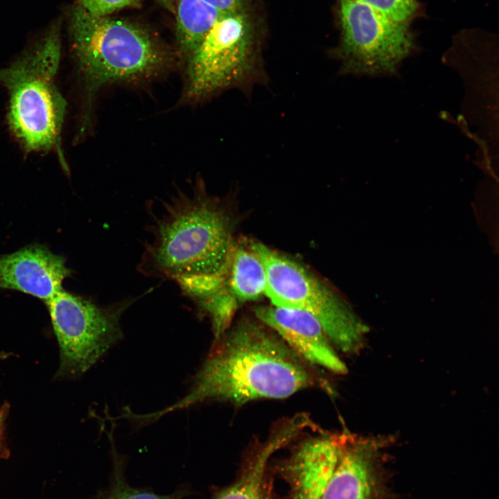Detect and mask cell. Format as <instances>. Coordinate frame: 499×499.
I'll return each mask as SVG.
<instances>
[{"label": "cell", "instance_id": "obj_1", "mask_svg": "<svg viewBox=\"0 0 499 499\" xmlns=\"http://www.w3.org/2000/svg\"><path fill=\"white\" fill-rule=\"evenodd\" d=\"M215 342L189 393L149 414L151 420L208 400L241 405L258 399H285L311 387L332 393L313 366L258 319L240 320Z\"/></svg>", "mask_w": 499, "mask_h": 499}, {"label": "cell", "instance_id": "obj_10", "mask_svg": "<svg viewBox=\"0 0 499 499\" xmlns=\"http://www.w3.org/2000/svg\"><path fill=\"white\" fill-rule=\"evenodd\" d=\"M254 313L306 362L336 374L347 372L323 326L311 314L273 305L256 307Z\"/></svg>", "mask_w": 499, "mask_h": 499}, {"label": "cell", "instance_id": "obj_22", "mask_svg": "<svg viewBox=\"0 0 499 499\" xmlns=\"http://www.w3.org/2000/svg\"><path fill=\"white\" fill-rule=\"evenodd\" d=\"M10 356V353L5 351H0V361L8 358Z\"/></svg>", "mask_w": 499, "mask_h": 499}, {"label": "cell", "instance_id": "obj_7", "mask_svg": "<svg viewBox=\"0 0 499 499\" xmlns=\"http://www.w3.org/2000/svg\"><path fill=\"white\" fill-rule=\"evenodd\" d=\"M338 13L340 37L332 55L342 75H394L416 49L409 23L356 0H338Z\"/></svg>", "mask_w": 499, "mask_h": 499}, {"label": "cell", "instance_id": "obj_16", "mask_svg": "<svg viewBox=\"0 0 499 499\" xmlns=\"http://www.w3.org/2000/svg\"><path fill=\"white\" fill-rule=\"evenodd\" d=\"M112 471L110 483L99 493L96 499H182L191 493V489L183 487L168 495H158L146 489L131 487L125 475V462L116 453H112Z\"/></svg>", "mask_w": 499, "mask_h": 499}, {"label": "cell", "instance_id": "obj_15", "mask_svg": "<svg viewBox=\"0 0 499 499\" xmlns=\"http://www.w3.org/2000/svg\"><path fill=\"white\" fill-rule=\"evenodd\" d=\"M174 11L178 46L189 58L222 15L204 0H176Z\"/></svg>", "mask_w": 499, "mask_h": 499}, {"label": "cell", "instance_id": "obj_17", "mask_svg": "<svg viewBox=\"0 0 499 499\" xmlns=\"http://www.w3.org/2000/svg\"><path fill=\"white\" fill-rule=\"evenodd\" d=\"M389 17L395 21L409 23L419 10L417 0H356Z\"/></svg>", "mask_w": 499, "mask_h": 499}, {"label": "cell", "instance_id": "obj_9", "mask_svg": "<svg viewBox=\"0 0 499 499\" xmlns=\"http://www.w3.org/2000/svg\"><path fill=\"white\" fill-rule=\"evenodd\" d=\"M340 435L321 433L302 439L274 472L288 488L286 499H321L336 466Z\"/></svg>", "mask_w": 499, "mask_h": 499}, {"label": "cell", "instance_id": "obj_2", "mask_svg": "<svg viewBox=\"0 0 499 499\" xmlns=\"http://www.w3.org/2000/svg\"><path fill=\"white\" fill-rule=\"evenodd\" d=\"M148 232L139 271L175 281L223 273L234 245L229 215L201 182L164 202Z\"/></svg>", "mask_w": 499, "mask_h": 499}, {"label": "cell", "instance_id": "obj_12", "mask_svg": "<svg viewBox=\"0 0 499 499\" xmlns=\"http://www.w3.org/2000/svg\"><path fill=\"white\" fill-rule=\"evenodd\" d=\"M63 256L41 245L0 256V288L32 295L45 303L62 290L71 276Z\"/></svg>", "mask_w": 499, "mask_h": 499}, {"label": "cell", "instance_id": "obj_5", "mask_svg": "<svg viewBox=\"0 0 499 499\" xmlns=\"http://www.w3.org/2000/svg\"><path fill=\"white\" fill-rule=\"evenodd\" d=\"M261 51L247 8L220 16L189 58L186 97L201 100L228 89L250 94L268 83Z\"/></svg>", "mask_w": 499, "mask_h": 499}, {"label": "cell", "instance_id": "obj_18", "mask_svg": "<svg viewBox=\"0 0 499 499\" xmlns=\"http://www.w3.org/2000/svg\"><path fill=\"white\" fill-rule=\"evenodd\" d=\"M140 0H76V4L89 12L107 16L126 7L138 4Z\"/></svg>", "mask_w": 499, "mask_h": 499}, {"label": "cell", "instance_id": "obj_6", "mask_svg": "<svg viewBox=\"0 0 499 499\" xmlns=\"http://www.w3.org/2000/svg\"><path fill=\"white\" fill-rule=\"evenodd\" d=\"M249 245L263 263L267 275L265 296L273 306L311 314L336 350L353 353L360 349L363 327L331 290L299 263L264 244L252 241Z\"/></svg>", "mask_w": 499, "mask_h": 499}, {"label": "cell", "instance_id": "obj_13", "mask_svg": "<svg viewBox=\"0 0 499 499\" xmlns=\"http://www.w3.org/2000/svg\"><path fill=\"white\" fill-rule=\"evenodd\" d=\"M291 427L269 438L247 457L236 479L217 489L210 499H281L274 487L272 455L294 436Z\"/></svg>", "mask_w": 499, "mask_h": 499}, {"label": "cell", "instance_id": "obj_11", "mask_svg": "<svg viewBox=\"0 0 499 499\" xmlns=\"http://www.w3.org/2000/svg\"><path fill=\"white\" fill-rule=\"evenodd\" d=\"M380 444L341 434L338 462L321 499H383Z\"/></svg>", "mask_w": 499, "mask_h": 499}, {"label": "cell", "instance_id": "obj_8", "mask_svg": "<svg viewBox=\"0 0 499 499\" xmlns=\"http://www.w3.org/2000/svg\"><path fill=\"white\" fill-rule=\"evenodd\" d=\"M45 304L60 348L56 377L84 374L122 338L128 303L100 307L62 289Z\"/></svg>", "mask_w": 499, "mask_h": 499}, {"label": "cell", "instance_id": "obj_20", "mask_svg": "<svg viewBox=\"0 0 499 499\" xmlns=\"http://www.w3.org/2000/svg\"><path fill=\"white\" fill-rule=\"evenodd\" d=\"M7 413V405L0 406V460L7 459L10 455V450L6 437V420Z\"/></svg>", "mask_w": 499, "mask_h": 499}, {"label": "cell", "instance_id": "obj_14", "mask_svg": "<svg viewBox=\"0 0 499 499\" xmlns=\"http://www.w3.org/2000/svg\"><path fill=\"white\" fill-rule=\"evenodd\" d=\"M267 275L261 259L250 247L234 245L222 284L216 291L238 301L255 300L265 295Z\"/></svg>", "mask_w": 499, "mask_h": 499}, {"label": "cell", "instance_id": "obj_19", "mask_svg": "<svg viewBox=\"0 0 499 499\" xmlns=\"http://www.w3.org/2000/svg\"><path fill=\"white\" fill-rule=\"evenodd\" d=\"M214 7L221 15L235 12L246 8L245 0H204Z\"/></svg>", "mask_w": 499, "mask_h": 499}, {"label": "cell", "instance_id": "obj_21", "mask_svg": "<svg viewBox=\"0 0 499 499\" xmlns=\"http://www.w3.org/2000/svg\"><path fill=\"white\" fill-rule=\"evenodd\" d=\"M166 8L174 12V7L176 0H157Z\"/></svg>", "mask_w": 499, "mask_h": 499}, {"label": "cell", "instance_id": "obj_3", "mask_svg": "<svg viewBox=\"0 0 499 499\" xmlns=\"http://www.w3.org/2000/svg\"><path fill=\"white\" fill-rule=\"evenodd\" d=\"M61 21L51 24L33 45L0 69V84L9 94L11 130L28 151L60 150L66 102L55 84L61 56Z\"/></svg>", "mask_w": 499, "mask_h": 499}, {"label": "cell", "instance_id": "obj_4", "mask_svg": "<svg viewBox=\"0 0 499 499\" xmlns=\"http://www.w3.org/2000/svg\"><path fill=\"white\" fill-rule=\"evenodd\" d=\"M67 28L88 107L102 86L150 78L166 67L164 50L134 24L95 15L76 4L68 12Z\"/></svg>", "mask_w": 499, "mask_h": 499}]
</instances>
